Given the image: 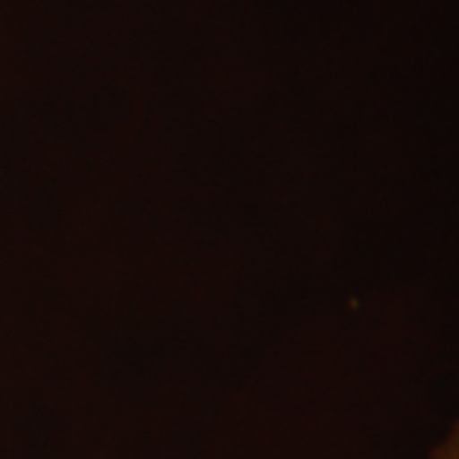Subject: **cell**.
<instances>
[{
	"instance_id": "obj_1",
	"label": "cell",
	"mask_w": 459,
	"mask_h": 459,
	"mask_svg": "<svg viewBox=\"0 0 459 459\" xmlns=\"http://www.w3.org/2000/svg\"><path fill=\"white\" fill-rule=\"evenodd\" d=\"M431 459H459V419L442 442L437 444V449L431 452Z\"/></svg>"
}]
</instances>
